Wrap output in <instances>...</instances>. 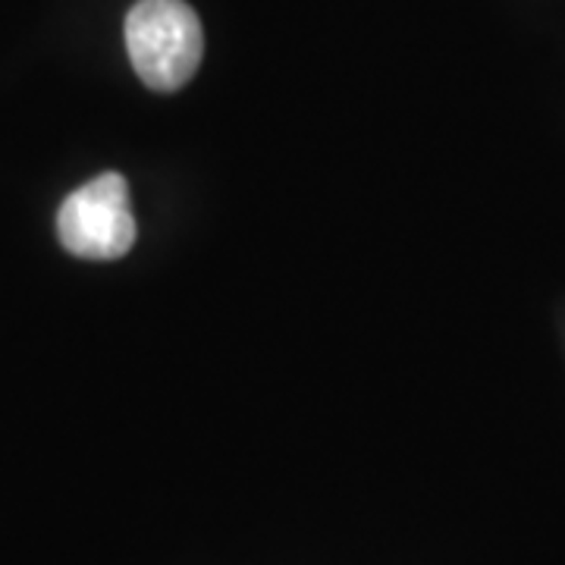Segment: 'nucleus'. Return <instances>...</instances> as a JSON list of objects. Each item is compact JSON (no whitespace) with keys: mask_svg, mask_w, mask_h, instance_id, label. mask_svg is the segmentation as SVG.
<instances>
[{"mask_svg":"<svg viewBox=\"0 0 565 565\" xmlns=\"http://www.w3.org/2000/svg\"><path fill=\"white\" fill-rule=\"evenodd\" d=\"M63 248L85 262H117L136 245L129 185L120 173H102L76 189L57 214Z\"/></svg>","mask_w":565,"mask_h":565,"instance_id":"2","label":"nucleus"},{"mask_svg":"<svg viewBox=\"0 0 565 565\" xmlns=\"http://www.w3.org/2000/svg\"><path fill=\"white\" fill-rule=\"evenodd\" d=\"M126 47L148 88L177 92L202 63V22L185 0H139L126 17Z\"/></svg>","mask_w":565,"mask_h":565,"instance_id":"1","label":"nucleus"}]
</instances>
